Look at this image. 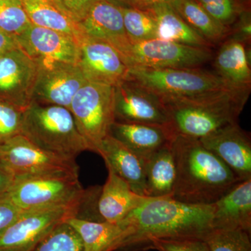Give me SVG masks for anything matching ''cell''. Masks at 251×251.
<instances>
[{"mask_svg": "<svg viewBox=\"0 0 251 251\" xmlns=\"http://www.w3.org/2000/svg\"><path fill=\"white\" fill-rule=\"evenodd\" d=\"M214 229H240L251 234V179L239 181L211 204Z\"/></svg>", "mask_w": 251, "mask_h": 251, "instance_id": "18", "label": "cell"}, {"mask_svg": "<svg viewBox=\"0 0 251 251\" xmlns=\"http://www.w3.org/2000/svg\"><path fill=\"white\" fill-rule=\"evenodd\" d=\"M110 168L126 182L132 191L145 196V159L132 151L111 135L104 138L97 150Z\"/></svg>", "mask_w": 251, "mask_h": 251, "instance_id": "19", "label": "cell"}, {"mask_svg": "<svg viewBox=\"0 0 251 251\" xmlns=\"http://www.w3.org/2000/svg\"><path fill=\"white\" fill-rule=\"evenodd\" d=\"M15 178L14 175L0 162V196L7 192Z\"/></svg>", "mask_w": 251, "mask_h": 251, "instance_id": "38", "label": "cell"}, {"mask_svg": "<svg viewBox=\"0 0 251 251\" xmlns=\"http://www.w3.org/2000/svg\"><path fill=\"white\" fill-rule=\"evenodd\" d=\"M247 44L230 38L220 48L214 65L216 74L237 90H251V70Z\"/></svg>", "mask_w": 251, "mask_h": 251, "instance_id": "23", "label": "cell"}, {"mask_svg": "<svg viewBox=\"0 0 251 251\" xmlns=\"http://www.w3.org/2000/svg\"><path fill=\"white\" fill-rule=\"evenodd\" d=\"M171 145L176 167L173 199L210 205L241 181L199 139L174 135Z\"/></svg>", "mask_w": 251, "mask_h": 251, "instance_id": "2", "label": "cell"}, {"mask_svg": "<svg viewBox=\"0 0 251 251\" xmlns=\"http://www.w3.org/2000/svg\"><path fill=\"white\" fill-rule=\"evenodd\" d=\"M241 181L251 179V140L237 122L199 139Z\"/></svg>", "mask_w": 251, "mask_h": 251, "instance_id": "16", "label": "cell"}, {"mask_svg": "<svg viewBox=\"0 0 251 251\" xmlns=\"http://www.w3.org/2000/svg\"><path fill=\"white\" fill-rule=\"evenodd\" d=\"M218 22L230 29V26L245 10L241 0H196Z\"/></svg>", "mask_w": 251, "mask_h": 251, "instance_id": "32", "label": "cell"}, {"mask_svg": "<svg viewBox=\"0 0 251 251\" xmlns=\"http://www.w3.org/2000/svg\"><path fill=\"white\" fill-rule=\"evenodd\" d=\"M109 135L145 159L173 138L167 126L117 121L112 124Z\"/></svg>", "mask_w": 251, "mask_h": 251, "instance_id": "21", "label": "cell"}, {"mask_svg": "<svg viewBox=\"0 0 251 251\" xmlns=\"http://www.w3.org/2000/svg\"><path fill=\"white\" fill-rule=\"evenodd\" d=\"M110 1L117 3L118 4L138 8V9H150L148 3H147L146 0H110Z\"/></svg>", "mask_w": 251, "mask_h": 251, "instance_id": "40", "label": "cell"}, {"mask_svg": "<svg viewBox=\"0 0 251 251\" xmlns=\"http://www.w3.org/2000/svg\"><path fill=\"white\" fill-rule=\"evenodd\" d=\"M31 251H82L78 234L67 222L59 225Z\"/></svg>", "mask_w": 251, "mask_h": 251, "instance_id": "30", "label": "cell"}, {"mask_svg": "<svg viewBox=\"0 0 251 251\" xmlns=\"http://www.w3.org/2000/svg\"><path fill=\"white\" fill-rule=\"evenodd\" d=\"M124 25L130 43L157 39L156 18L151 9H142L120 5Z\"/></svg>", "mask_w": 251, "mask_h": 251, "instance_id": "28", "label": "cell"}, {"mask_svg": "<svg viewBox=\"0 0 251 251\" xmlns=\"http://www.w3.org/2000/svg\"><path fill=\"white\" fill-rule=\"evenodd\" d=\"M31 24L72 36L79 40L85 34L78 24L66 16L51 0H21Z\"/></svg>", "mask_w": 251, "mask_h": 251, "instance_id": "26", "label": "cell"}, {"mask_svg": "<svg viewBox=\"0 0 251 251\" xmlns=\"http://www.w3.org/2000/svg\"><path fill=\"white\" fill-rule=\"evenodd\" d=\"M212 205L179 202L173 198H145L125 219L130 229L117 251L151 250L156 239L201 238L212 230Z\"/></svg>", "mask_w": 251, "mask_h": 251, "instance_id": "1", "label": "cell"}, {"mask_svg": "<svg viewBox=\"0 0 251 251\" xmlns=\"http://www.w3.org/2000/svg\"><path fill=\"white\" fill-rule=\"evenodd\" d=\"M22 209L4 196H0V235L23 214Z\"/></svg>", "mask_w": 251, "mask_h": 251, "instance_id": "36", "label": "cell"}, {"mask_svg": "<svg viewBox=\"0 0 251 251\" xmlns=\"http://www.w3.org/2000/svg\"><path fill=\"white\" fill-rule=\"evenodd\" d=\"M115 121L168 126L161 97L135 81L127 79L115 87Z\"/></svg>", "mask_w": 251, "mask_h": 251, "instance_id": "11", "label": "cell"}, {"mask_svg": "<svg viewBox=\"0 0 251 251\" xmlns=\"http://www.w3.org/2000/svg\"><path fill=\"white\" fill-rule=\"evenodd\" d=\"M251 90L229 89L194 97H161L174 135L201 139L237 122Z\"/></svg>", "mask_w": 251, "mask_h": 251, "instance_id": "3", "label": "cell"}, {"mask_svg": "<svg viewBox=\"0 0 251 251\" xmlns=\"http://www.w3.org/2000/svg\"><path fill=\"white\" fill-rule=\"evenodd\" d=\"M105 184L100 187L97 201V212L101 221L117 224L125 219L145 201V196L132 191L128 183L110 168Z\"/></svg>", "mask_w": 251, "mask_h": 251, "instance_id": "20", "label": "cell"}, {"mask_svg": "<svg viewBox=\"0 0 251 251\" xmlns=\"http://www.w3.org/2000/svg\"><path fill=\"white\" fill-rule=\"evenodd\" d=\"M77 41L80 49L77 65L88 82L115 87L128 79L129 68L108 43L85 34Z\"/></svg>", "mask_w": 251, "mask_h": 251, "instance_id": "13", "label": "cell"}, {"mask_svg": "<svg viewBox=\"0 0 251 251\" xmlns=\"http://www.w3.org/2000/svg\"><path fill=\"white\" fill-rule=\"evenodd\" d=\"M26 108L0 99V145L16 135H21Z\"/></svg>", "mask_w": 251, "mask_h": 251, "instance_id": "33", "label": "cell"}, {"mask_svg": "<svg viewBox=\"0 0 251 251\" xmlns=\"http://www.w3.org/2000/svg\"><path fill=\"white\" fill-rule=\"evenodd\" d=\"M251 236L240 229H212L204 240L209 251H251Z\"/></svg>", "mask_w": 251, "mask_h": 251, "instance_id": "29", "label": "cell"}, {"mask_svg": "<svg viewBox=\"0 0 251 251\" xmlns=\"http://www.w3.org/2000/svg\"><path fill=\"white\" fill-rule=\"evenodd\" d=\"M31 25L21 0H0V29L17 36Z\"/></svg>", "mask_w": 251, "mask_h": 251, "instance_id": "31", "label": "cell"}, {"mask_svg": "<svg viewBox=\"0 0 251 251\" xmlns=\"http://www.w3.org/2000/svg\"><path fill=\"white\" fill-rule=\"evenodd\" d=\"M66 16L78 24L99 0H51Z\"/></svg>", "mask_w": 251, "mask_h": 251, "instance_id": "35", "label": "cell"}, {"mask_svg": "<svg viewBox=\"0 0 251 251\" xmlns=\"http://www.w3.org/2000/svg\"><path fill=\"white\" fill-rule=\"evenodd\" d=\"M150 9L156 18L157 39L193 47L210 49L211 44L190 27L171 4H156L152 5Z\"/></svg>", "mask_w": 251, "mask_h": 251, "instance_id": "25", "label": "cell"}, {"mask_svg": "<svg viewBox=\"0 0 251 251\" xmlns=\"http://www.w3.org/2000/svg\"><path fill=\"white\" fill-rule=\"evenodd\" d=\"M174 0H146L147 3L150 8L152 5L156 4H161V3H166V4H171Z\"/></svg>", "mask_w": 251, "mask_h": 251, "instance_id": "41", "label": "cell"}, {"mask_svg": "<svg viewBox=\"0 0 251 251\" xmlns=\"http://www.w3.org/2000/svg\"><path fill=\"white\" fill-rule=\"evenodd\" d=\"M32 101L69 109L74 96L87 80L77 64L53 62L39 65Z\"/></svg>", "mask_w": 251, "mask_h": 251, "instance_id": "12", "label": "cell"}, {"mask_svg": "<svg viewBox=\"0 0 251 251\" xmlns=\"http://www.w3.org/2000/svg\"><path fill=\"white\" fill-rule=\"evenodd\" d=\"M17 48H19V46L16 36L8 34L0 29V54Z\"/></svg>", "mask_w": 251, "mask_h": 251, "instance_id": "39", "label": "cell"}, {"mask_svg": "<svg viewBox=\"0 0 251 251\" xmlns=\"http://www.w3.org/2000/svg\"><path fill=\"white\" fill-rule=\"evenodd\" d=\"M212 58L210 49L159 39L131 43L123 59L128 68H199Z\"/></svg>", "mask_w": 251, "mask_h": 251, "instance_id": "10", "label": "cell"}, {"mask_svg": "<svg viewBox=\"0 0 251 251\" xmlns=\"http://www.w3.org/2000/svg\"><path fill=\"white\" fill-rule=\"evenodd\" d=\"M93 189L82 188L79 175L57 173L16 177L4 196L23 211H30L82 202Z\"/></svg>", "mask_w": 251, "mask_h": 251, "instance_id": "5", "label": "cell"}, {"mask_svg": "<svg viewBox=\"0 0 251 251\" xmlns=\"http://www.w3.org/2000/svg\"><path fill=\"white\" fill-rule=\"evenodd\" d=\"M172 7L180 17L209 44H217L226 39L230 29L218 22L196 0H174Z\"/></svg>", "mask_w": 251, "mask_h": 251, "instance_id": "27", "label": "cell"}, {"mask_svg": "<svg viewBox=\"0 0 251 251\" xmlns=\"http://www.w3.org/2000/svg\"><path fill=\"white\" fill-rule=\"evenodd\" d=\"M38 72V64L20 48L0 54V99L27 108Z\"/></svg>", "mask_w": 251, "mask_h": 251, "instance_id": "14", "label": "cell"}, {"mask_svg": "<svg viewBox=\"0 0 251 251\" xmlns=\"http://www.w3.org/2000/svg\"><path fill=\"white\" fill-rule=\"evenodd\" d=\"M66 222L78 234L82 251H117L130 233L122 221L111 224L75 216Z\"/></svg>", "mask_w": 251, "mask_h": 251, "instance_id": "22", "label": "cell"}, {"mask_svg": "<svg viewBox=\"0 0 251 251\" xmlns=\"http://www.w3.org/2000/svg\"><path fill=\"white\" fill-rule=\"evenodd\" d=\"M0 162L15 177L57 173L79 175L75 159L50 153L23 135H16L0 145Z\"/></svg>", "mask_w": 251, "mask_h": 251, "instance_id": "9", "label": "cell"}, {"mask_svg": "<svg viewBox=\"0 0 251 251\" xmlns=\"http://www.w3.org/2000/svg\"><path fill=\"white\" fill-rule=\"evenodd\" d=\"M151 250L158 251H209L204 239H156L151 243Z\"/></svg>", "mask_w": 251, "mask_h": 251, "instance_id": "34", "label": "cell"}, {"mask_svg": "<svg viewBox=\"0 0 251 251\" xmlns=\"http://www.w3.org/2000/svg\"><path fill=\"white\" fill-rule=\"evenodd\" d=\"M69 110L90 151L97 152L115 122V87L87 81L74 96Z\"/></svg>", "mask_w": 251, "mask_h": 251, "instance_id": "7", "label": "cell"}, {"mask_svg": "<svg viewBox=\"0 0 251 251\" xmlns=\"http://www.w3.org/2000/svg\"><path fill=\"white\" fill-rule=\"evenodd\" d=\"M98 188L82 202L24 211L0 235V251H31L44 238L70 218L80 216L85 204L97 199Z\"/></svg>", "mask_w": 251, "mask_h": 251, "instance_id": "8", "label": "cell"}, {"mask_svg": "<svg viewBox=\"0 0 251 251\" xmlns=\"http://www.w3.org/2000/svg\"><path fill=\"white\" fill-rule=\"evenodd\" d=\"M234 24H236L235 32L232 37L248 44L251 41V16L249 11L244 10Z\"/></svg>", "mask_w": 251, "mask_h": 251, "instance_id": "37", "label": "cell"}, {"mask_svg": "<svg viewBox=\"0 0 251 251\" xmlns=\"http://www.w3.org/2000/svg\"><path fill=\"white\" fill-rule=\"evenodd\" d=\"M241 1H242L243 2H244V1H248L249 0H241Z\"/></svg>", "mask_w": 251, "mask_h": 251, "instance_id": "42", "label": "cell"}, {"mask_svg": "<svg viewBox=\"0 0 251 251\" xmlns=\"http://www.w3.org/2000/svg\"><path fill=\"white\" fill-rule=\"evenodd\" d=\"M128 79L145 86L161 97H194L216 91L235 89L216 73L200 68L130 67Z\"/></svg>", "mask_w": 251, "mask_h": 251, "instance_id": "6", "label": "cell"}, {"mask_svg": "<svg viewBox=\"0 0 251 251\" xmlns=\"http://www.w3.org/2000/svg\"><path fill=\"white\" fill-rule=\"evenodd\" d=\"M36 146L64 158L75 159L89 150L69 109L32 101L23 116L22 133Z\"/></svg>", "mask_w": 251, "mask_h": 251, "instance_id": "4", "label": "cell"}, {"mask_svg": "<svg viewBox=\"0 0 251 251\" xmlns=\"http://www.w3.org/2000/svg\"><path fill=\"white\" fill-rule=\"evenodd\" d=\"M78 25L86 35L112 46L122 59L131 44L126 33L121 9L110 0H99Z\"/></svg>", "mask_w": 251, "mask_h": 251, "instance_id": "17", "label": "cell"}, {"mask_svg": "<svg viewBox=\"0 0 251 251\" xmlns=\"http://www.w3.org/2000/svg\"><path fill=\"white\" fill-rule=\"evenodd\" d=\"M16 39L20 49L38 66L53 62L78 63V41L72 36L31 25Z\"/></svg>", "mask_w": 251, "mask_h": 251, "instance_id": "15", "label": "cell"}, {"mask_svg": "<svg viewBox=\"0 0 251 251\" xmlns=\"http://www.w3.org/2000/svg\"><path fill=\"white\" fill-rule=\"evenodd\" d=\"M176 167L171 142L145 158V196L173 198Z\"/></svg>", "mask_w": 251, "mask_h": 251, "instance_id": "24", "label": "cell"}]
</instances>
